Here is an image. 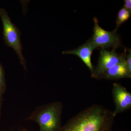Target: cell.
<instances>
[{
	"label": "cell",
	"mask_w": 131,
	"mask_h": 131,
	"mask_svg": "<svg viewBox=\"0 0 131 131\" xmlns=\"http://www.w3.org/2000/svg\"><path fill=\"white\" fill-rule=\"evenodd\" d=\"M115 118L112 111L94 104L69 119L60 131H111Z\"/></svg>",
	"instance_id": "1"
},
{
	"label": "cell",
	"mask_w": 131,
	"mask_h": 131,
	"mask_svg": "<svg viewBox=\"0 0 131 131\" xmlns=\"http://www.w3.org/2000/svg\"><path fill=\"white\" fill-rule=\"evenodd\" d=\"M63 105L59 101L44 104L36 108L26 118L37 123L39 131H60Z\"/></svg>",
	"instance_id": "2"
},
{
	"label": "cell",
	"mask_w": 131,
	"mask_h": 131,
	"mask_svg": "<svg viewBox=\"0 0 131 131\" xmlns=\"http://www.w3.org/2000/svg\"><path fill=\"white\" fill-rule=\"evenodd\" d=\"M0 17L3 25V39L7 46L14 50L18 57L24 69L27 71L25 58L22 53L23 47L20 41L21 33L19 29L12 23L5 9L0 8Z\"/></svg>",
	"instance_id": "3"
},
{
	"label": "cell",
	"mask_w": 131,
	"mask_h": 131,
	"mask_svg": "<svg viewBox=\"0 0 131 131\" xmlns=\"http://www.w3.org/2000/svg\"><path fill=\"white\" fill-rule=\"evenodd\" d=\"M94 34L90 39L91 42L96 48L101 47L105 49L112 47L115 50L119 45V38L116 33L117 28L113 31H107L100 26L97 18H94Z\"/></svg>",
	"instance_id": "4"
},
{
	"label": "cell",
	"mask_w": 131,
	"mask_h": 131,
	"mask_svg": "<svg viewBox=\"0 0 131 131\" xmlns=\"http://www.w3.org/2000/svg\"><path fill=\"white\" fill-rule=\"evenodd\" d=\"M126 57L124 53L118 54L115 50L109 51L102 49L97 65L94 68L91 74L92 77L99 80L101 76L108 70L114 66L125 61Z\"/></svg>",
	"instance_id": "5"
},
{
	"label": "cell",
	"mask_w": 131,
	"mask_h": 131,
	"mask_svg": "<svg viewBox=\"0 0 131 131\" xmlns=\"http://www.w3.org/2000/svg\"><path fill=\"white\" fill-rule=\"evenodd\" d=\"M112 94L115 106L112 112L115 117L131 108V93L121 84L117 83H113Z\"/></svg>",
	"instance_id": "6"
},
{
	"label": "cell",
	"mask_w": 131,
	"mask_h": 131,
	"mask_svg": "<svg viewBox=\"0 0 131 131\" xmlns=\"http://www.w3.org/2000/svg\"><path fill=\"white\" fill-rule=\"evenodd\" d=\"M96 48L90 39L78 48L71 50L63 51L62 53L63 54H74L77 56L86 64L92 74L94 67L91 63V56L93 50Z\"/></svg>",
	"instance_id": "7"
},
{
	"label": "cell",
	"mask_w": 131,
	"mask_h": 131,
	"mask_svg": "<svg viewBox=\"0 0 131 131\" xmlns=\"http://www.w3.org/2000/svg\"><path fill=\"white\" fill-rule=\"evenodd\" d=\"M125 61L114 66L102 75L100 79L107 80H118L122 78H130L131 72L128 70Z\"/></svg>",
	"instance_id": "8"
},
{
	"label": "cell",
	"mask_w": 131,
	"mask_h": 131,
	"mask_svg": "<svg viewBox=\"0 0 131 131\" xmlns=\"http://www.w3.org/2000/svg\"><path fill=\"white\" fill-rule=\"evenodd\" d=\"M6 88L5 70L0 62V119L1 116L2 108L4 100L3 96L6 93Z\"/></svg>",
	"instance_id": "9"
},
{
	"label": "cell",
	"mask_w": 131,
	"mask_h": 131,
	"mask_svg": "<svg viewBox=\"0 0 131 131\" xmlns=\"http://www.w3.org/2000/svg\"><path fill=\"white\" fill-rule=\"evenodd\" d=\"M131 13L124 7L119 10L116 21L117 29L129 18L131 16Z\"/></svg>",
	"instance_id": "10"
},
{
	"label": "cell",
	"mask_w": 131,
	"mask_h": 131,
	"mask_svg": "<svg viewBox=\"0 0 131 131\" xmlns=\"http://www.w3.org/2000/svg\"><path fill=\"white\" fill-rule=\"evenodd\" d=\"M129 54L126 56V63L127 68L130 72H131V49L129 50Z\"/></svg>",
	"instance_id": "11"
},
{
	"label": "cell",
	"mask_w": 131,
	"mask_h": 131,
	"mask_svg": "<svg viewBox=\"0 0 131 131\" xmlns=\"http://www.w3.org/2000/svg\"><path fill=\"white\" fill-rule=\"evenodd\" d=\"M125 4L124 7L131 12V0H125Z\"/></svg>",
	"instance_id": "12"
},
{
	"label": "cell",
	"mask_w": 131,
	"mask_h": 131,
	"mask_svg": "<svg viewBox=\"0 0 131 131\" xmlns=\"http://www.w3.org/2000/svg\"><path fill=\"white\" fill-rule=\"evenodd\" d=\"M19 131H29L28 130H26V129H24L23 130H20Z\"/></svg>",
	"instance_id": "13"
}]
</instances>
